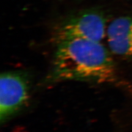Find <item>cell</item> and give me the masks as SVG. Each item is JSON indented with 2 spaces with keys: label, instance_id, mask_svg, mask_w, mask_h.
Here are the masks:
<instances>
[{
  "label": "cell",
  "instance_id": "cell-1",
  "mask_svg": "<svg viewBox=\"0 0 132 132\" xmlns=\"http://www.w3.org/2000/svg\"><path fill=\"white\" fill-rule=\"evenodd\" d=\"M49 82L80 81L113 84L118 77L110 51L100 42L69 39L56 43Z\"/></svg>",
  "mask_w": 132,
  "mask_h": 132
},
{
  "label": "cell",
  "instance_id": "cell-2",
  "mask_svg": "<svg viewBox=\"0 0 132 132\" xmlns=\"http://www.w3.org/2000/svg\"><path fill=\"white\" fill-rule=\"evenodd\" d=\"M29 81L24 73L9 71L0 77V120L3 123L20 111L29 99Z\"/></svg>",
  "mask_w": 132,
  "mask_h": 132
},
{
  "label": "cell",
  "instance_id": "cell-3",
  "mask_svg": "<svg viewBox=\"0 0 132 132\" xmlns=\"http://www.w3.org/2000/svg\"><path fill=\"white\" fill-rule=\"evenodd\" d=\"M106 34V21L97 12H86L62 23L55 30V44L69 39H85L100 42Z\"/></svg>",
  "mask_w": 132,
  "mask_h": 132
},
{
  "label": "cell",
  "instance_id": "cell-4",
  "mask_svg": "<svg viewBox=\"0 0 132 132\" xmlns=\"http://www.w3.org/2000/svg\"><path fill=\"white\" fill-rule=\"evenodd\" d=\"M106 35L110 52L120 56L132 57V17L120 16L113 20Z\"/></svg>",
  "mask_w": 132,
  "mask_h": 132
}]
</instances>
